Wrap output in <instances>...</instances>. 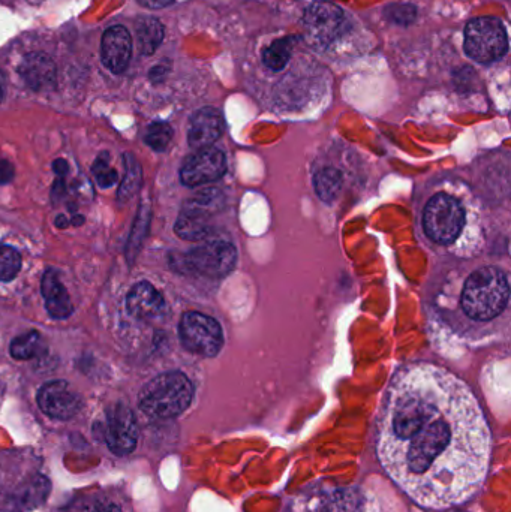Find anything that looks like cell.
Here are the masks:
<instances>
[{
  "label": "cell",
  "mask_w": 511,
  "mask_h": 512,
  "mask_svg": "<svg viewBox=\"0 0 511 512\" xmlns=\"http://www.w3.org/2000/svg\"><path fill=\"white\" fill-rule=\"evenodd\" d=\"M491 432L473 391L434 364L395 373L378 417L377 451L390 478L416 504L446 510L482 487Z\"/></svg>",
  "instance_id": "6da1fadb"
},
{
  "label": "cell",
  "mask_w": 511,
  "mask_h": 512,
  "mask_svg": "<svg viewBox=\"0 0 511 512\" xmlns=\"http://www.w3.org/2000/svg\"><path fill=\"white\" fill-rule=\"evenodd\" d=\"M509 297L507 274L498 267H483L465 282L462 307L470 318L488 321L503 313Z\"/></svg>",
  "instance_id": "7a4b0ae2"
},
{
  "label": "cell",
  "mask_w": 511,
  "mask_h": 512,
  "mask_svg": "<svg viewBox=\"0 0 511 512\" xmlns=\"http://www.w3.org/2000/svg\"><path fill=\"white\" fill-rule=\"evenodd\" d=\"M194 387L180 372L162 373L144 385L140 408L152 418H173L191 405Z\"/></svg>",
  "instance_id": "3957f363"
},
{
  "label": "cell",
  "mask_w": 511,
  "mask_h": 512,
  "mask_svg": "<svg viewBox=\"0 0 511 512\" xmlns=\"http://www.w3.org/2000/svg\"><path fill=\"white\" fill-rule=\"evenodd\" d=\"M464 47L468 56L476 62H497L509 50L506 27L494 17L471 20L465 29Z\"/></svg>",
  "instance_id": "277c9868"
},
{
  "label": "cell",
  "mask_w": 511,
  "mask_h": 512,
  "mask_svg": "<svg viewBox=\"0 0 511 512\" xmlns=\"http://www.w3.org/2000/svg\"><path fill=\"white\" fill-rule=\"evenodd\" d=\"M465 213L455 197L438 194L429 201L423 215V225L429 239L435 243H453L461 236Z\"/></svg>",
  "instance_id": "5b68a950"
},
{
  "label": "cell",
  "mask_w": 511,
  "mask_h": 512,
  "mask_svg": "<svg viewBox=\"0 0 511 512\" xmlns=\"http://www.w3.org/2000/svg\"><path fill=\"white\" fill-rule=\"evenodd\" d=\"M179 333L183 346L203 357H213L224 345L221 325L204 313H185L180 321Z\"/></svg>",
  "instance_id": "8992f818"
},
{
  "label": "cell",
  "mask_w": 511,
  "mask_h": 512,
  "mask_svg": "<svg viewBox=\"0 0 511 512\" xmlns=\"http://www.w3.org/2000/svg\"><path fill=\"white\" fill-rule=\"evenodd\" d=\"M237 252L231 243L210 242L183 256V264L192 273L206 277H222L233 270Z\"/></svg>",
  "instance_id": "52a82bcc"
},
{
  "label": "cell",
  "mask_w": 511,
  "mask_h": 512,
  "mask_svg": "<svg viewBox=\"0 0 511 512\" xmlns=\"http://www.w3.org/2000/svg\"><path fill=\"white\" fill-rule=\"evenodd\" d=\"M105 441H107L108 448L117 456H125L137 447V421L128 406L119 403V405L108 409Z\"/></svg>",
  "instance_id": "ba28073f"
},
{
  "label": "cell",
  "mask_w": 511,
  "mask_h": 512,
  "mask_svg": "<svg viewBox=\"0 0 511 512\" xmlns=\"http://www.w3.org/2000/svg\"><path fill=\"white\" fill-rule=\"evenodd\" d=\"M227 171L224 153L215 147L198 150L180 170V180L189 188L209 185L221 179Z\"/></svg>",
  "instance_id": "9c48e42d"
},
{
  "label": "cell",
  "mask_w": 511,
  "mask_h": 512,
  "mask_svg": "<svg viewBox=\"0 0 511 512\" xmlns=\"http://www.w3.org/2000/svg\"><path fill=\"white\" fill-rule=\"evenodd\" d=\"M344 12L335 3L315 2L306 9L303 23L312 41L327 45L341 35L344 27Z\"/></svg>",
  "instance_id": "30bf717a"
},
{
  "label": "cell",
  "mask_w": 511,
  "mask_h": 512,
  "mask_svg": "<svg viewBox=\"0 0 511 512\" xmlns=\"http://www.w3.org/2000/svg\"><path fill=\"white\" fill-rule=\"evenodd\" d=\"M38 405L48 417L69 420L80 412L83 402L68 382L53 381L39 390Z\"/></svg>",
  "instance_id": "8fae6325"
},
{
  "label": "cell",
  "mask_w": 511,
  "mask_h": 512,
  "mask_svg": "<svg viewBox=\"0 0 511 512\" xmlns=\"http://www.w3.org/2000/svg\"><path fill=\"white\" fill-rule=\"evenodd\" d=\"M132 39L123 26H113L102 36V60L110 71L123 72L131 60Z\"/></svg>",
  "instance_id": "7c38bea8"
},
{
  "label": "cell",
  "mask_w": 511,
  "mask_h": 512,
  "mask_svg": "<svg viewBox=\"0 0 511 512\" xmlns=\"http://www.w3.org/2000/svg\"><path fill=\"white\" fill-rule=\"evenodd\" d=\"M224 131V119L215 108L197 111L189 125L188 141L192 149H206L212 146Z\"/></svg>",
  "instance_id": "4fadbf2b"
},
{
  "label": "cell",
  "mask_w": 511,
  "mask_h": 512,
  "mask_svg": "<svg viewBox=\"0 0 511 512\" xmlns=\"http://www.w3.org/2000/svg\"><path fill=\"white\" fill-rule=\"evenodd\" d=\"M20 74L27 86L35 92L53 89L56 84V65L44 53H30L20 65Z\"/></svg>",
  "instance_id": "5bb4252c"
},
{
  "label": "cell",
  "mask_w": 511,
  "mask_h": 512,
  "mask_svg": "<svg viewBox=\"0 0 511 512\" xmlns=\"http://www.w3.org/2000/svg\"><path fill=\"white\" fill-rule=\"evenodd\" d=\"M41 289L48 313L54 319H66L71 316V313L74 312V306H72L68 291L60 280L59 273L54 268L45 271L44 277H42Z\"/></svg>",
  "instance_id": "9a60e30c"
},
{
  "label": "cell",
  "mask_w": 511,
  "mask_h": 512,
  "mask_svg": "<svg viewBox=\"0 0 511 512\" xmlns=\"http://www.w3.org/2000/svg\"><path fill=\"white\" fill-rule=\"evenodd\" d=\"M126 307L135 318H152L164 307V297L152 283L140 282L129 291Z\"/></svg>",
  "instance_id": "2e32d148"
},
{
  "label": "cell",
  "mask_w": 511,
  "mask_h": 512,
  "mask_svg": "<svg viewBox=\"0 0 511 512\" xmlns=\"http://www.w3.org/2000/svg\"><path fill=\"white\" fill-rule=\"evenodd\" d=\"M138 45L143 54H153L164 39V26L153 17H146L137 27Z\"/></svg>",
  "instance_id": "e0dca14e"
},
{
  "label": "cell",
  "mask_w": 511,
  "mask_h": 512,
  "mask_svg": "<svg viewBox=\"0 0 511 512\" xmlns=\"http://www.w3.org/2000/svg\"><path fill=\"white\" fill-rule=\"evenodd\" d=\"M45 345L38 331H29L15 337L11 343V355L15 360H32L44 351Z\"/></svg>",
  "instance_id": "ac0fdd59"
},
{
  "label": "cell",
  "mask_w": 511,
  "mask_h": 512,
  "mask_svg": "<svg viewBox=\"0 0 511 512\" xmlns=\"http://www.w3.org/2000/svg\"><path fill=\"white\" fill-rule=\"evenodd\" d=\"M294 38H282L273 42L263 53V62L272 71H281L287 66L293 51Z\"/></svg>",
  "instance_id": "d6986e66"
},
{
  "label": "cell",
  "mask_w": 511,
  "mask_h": 512,
  "mask_svg": "<svg viewBox=\"0 0 511 512\" xmlns=\"http://www.w3.org/2000/svg\"><path fill=\"white\" fill-rule=\"evenodd\" d=\"M341 186V174L332 168H324L315 176V191H317L318 197L327 203H330L339 194Z\"/></svg>",
  "instance_id": "ffe728a7"
},
{
  "label": "cell",
  "mask_w": 511,
  "mask_h": 512,
  "mask_svg": "<svg viewBox=\"0 0 511 512\" xmlns=\"http://www.w3.org/2000/svg\"><path fill=\"white\" fill-rule=\"evenodd\" d=\"M125 159L126 174L119 189L120 201H128L132 195L137 194L141 186V179H143L137 159L132 155H125Z\"/></svg>",
  "instance_id": "44dd1931"
},
{
  "label": "cell",
  "mask_w": 511,
  "mask_h": 512,
  "mask_svg": "<svg viewBox=\"0 0 511 512\" xmlns=\"http://www.w3.org/2000/svg\"><path fill=\"white\" fill-rule=\"evenodd\" d=\"M171 138H173V129L167 123L162 122L152 123L144 135L147 146L152 147L156 152L167 149Z\"/></svg>",
  "instance_id": "7402d4cb"
},
{
  "label": "cell",
  "mask_w": 511,
  "mask_h": 512,
  "mask_svg": "<svg viewBox=\"0 0 511 512\" xmlns=\"http://www.w3.org/2000/svg\"><path fill=\"white\" fill-rule=\"evenodd\" d=\"M21 268V256L14 248L0 246V280L9 282Z\"/></svg>",
  "instance_id": "603a6c76"
},
{
  "label": "cell",
  "mask_w": 511,
  "mask_h": 512,
  "mask_svg": "<svg viewBox=\"0 0 511 512\" xmlns=\"http://www.w3.org/2000/svg\"><path fill=\"white\" fill-rule=\"evenodd\" d=\"M110 159H108L107 153H102L101 156H98L95 164L92 167L93 176H95L96 183L101 186L102 189L111 188V186L116 185L117 180H119V174L114 168L110 167Z\"/></svg>",
  "instance_id": "cb8c5ba5"
},
{
  "label": "cell",
  "mask_w": 511,
  "mask_h": 512,
  "mask_svg": "<svg viewBox=\"0 0 511 512\" xmlns=\"http://www.w3.org/2000/svg\"><path fill=\"white\" fill-rule=\"evenodd\" d=\"M387 18L396 24H410L413 23L416 18L417 11L414 6L411 5H390L386 9Z\"/></svg>",
  "instance_id": "d4e9b609"
},
{
  "label": "cell",
  "mask_w": 511,
  "mask_h": 512,
  "mask_svg": "<svg viewBox=\"0 0 511 512\" xmlns=\"http://www.w3.org/2000/svg\"><path fill=\"white\" fill-rule=\"evenodd\" d=\"M14 177V167L11 162L0 159V185H6Z\"/></svg>",
  "instance_id": "484cf974"
},
{
  "label": "cell",
  "mask_w": 511,
  "mask_h": 512,
  "mask_svg": "<svg viewBox=\"0 0 511 512\" xmlns=\"http://www.w3.org/2000/svg\"><path fill=\"white\" fill-rule=\"evenodd\" d=\"M141 5L147 6V8H164V6L170 5L173 0H138Z\"/></svg>",
  "instance_id": "4316f807"
},
{
  "label": "cell",
  "mask_w": 511,
  "mask_h": 512,
  "mask_svg": "<svg viewBox=\"0 0 511 512\" xmlns=\"http://www.w3.org/2000/svg\"><path fill=\"white\" fill-rule=\"evenodd\" d=\"M92 512H122L119 510V508L116 507V505H99V507H96L95 510Z\"/></svg>",
  "instance_id": "83f0119b"
},
{
  "label": "cell",
  "mask_w": 511,
  "mask_h": 512,
  "mask_svg": "<svg viewBox=\"0 0 511 512\" xmlns=\"http://www.w3.org/2000/svg\"><path fill=\"white\" fill-rule=\"evenodd\" d=\"M3 95H5V75L0 71V101H2Z\"/></svg>",
  "instance_id": "f1b7e54d"
},
{
  "label": "cell",
  "mask_w": 511,
  "mask_h": 512,
  "mask_svg": "<svg viewBox=\"0 0 511 512\" xmlns=\"http://www.w3.org/2000/svg\"><path fill=\"white\" fill-rule=\"evenodd\" d=\"M57 227L59 228H66L68 227V222H66V218H63V216H59V218H57Z\"/></svg>",
  "instance_id": "f546056e"
}]
</instances>
